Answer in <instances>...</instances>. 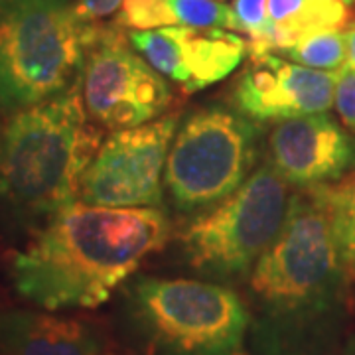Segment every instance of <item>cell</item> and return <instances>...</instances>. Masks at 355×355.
<instances>
[{"label":"cell","instance_id":"3957f363","mask_svg":"<svg viewBox=\"0 0 355 355\" xmlns=\"http://www.w3.org/2000/svg\"><path fill=\"white\" fill-rule=\"evenodd\" d=\"M81 77L64 93L16 111L0 135V200L30 217L55 216L79 200L81 180L101 148Z\"/></svg>","mask_w":355,"mask_h":355},{"label":"cell","instance_id":"8992f818","mask_svg":"<svg viewBox=\"0 0 355 355\" xmlns=\"http://www.w3.org/2000/svg\"><path fill=\"white\" fill-rule=\"evenodd\" d=\"M288 186L270 164L254 170L237 191L180 235L184 261L214 280H241L277 239L288 216Z\"/></svg>","mask_w":355,"mask_h":355},{"label":"cell","instance_id":"52a82bcc","mask_svg":"<svg viewBox=\"0 0 355 355\" xmlns=\"http://www.w3.org/2000/svg\"><path fill=\"white\" fill-rule=\"evenodd\" d=\"M261 127L221 105L193 113L178 128L166 160L164 184L182 211L223 202L254 172Z\"/></svg>","mask_w":355,"mask_h":355},{"label":"cell","instance_id":"9c48e42d","mask_svg":"<svg viewBox=\"0 0 355 355\" xmlns=\"http://www.w3.org/2000/svg\"><path fill=\"white\" fill-rule=\"evenodd\" d=\"M178 114L113 130L81 180L79 202L97 207H158Z\"/></svg>","mask_w":355,"mask_h":355},{"label":"cell","instance_id":"e0dca14e","mask_svg":"<svg viewBox=\"0 0 355 355\" xmlns=\"http://www.w3.org/2000/svg\"><path fill=\"white\" fill-rule=\"evenodd\" d=\"M294 64L306 65L322 71H340L347 62V42L345 32L330 30L318 32L298 40L291 48L279 51Z\"/></svg>","mask_w":355,"mask_h":355},{"label":"cell","instance_id":"4fadbf2b","mask_svg":"<svg viewBox=\"0 0 355 355\" xmlns=\"http://www.w3.org/2000/svg\"><path fill=\"white\" fill-rule=\"evenodd\" d=\"M101 330L87 320L36 310L0 312V355H101Z\"/></svg>","mask_w":355,"mask_h":355},{"label":"cell","instance_id":"ffe728a7","mask_svg":"<svg viewBox=\"0 0 355 355\" xmlns=\"http://www.w3.org/2000/svg\"><path fill=\"white\" fill-rule=\"evenodd\" d=\"M123 0H77V14L83 22L95 24L111 14L119 12Z\"/></svg>","mask_w":355,"mask_h":355},{"label":"cell","instance_id":"2e32d148","mask_svg":"<svg viewBox=\"0 0 355 355\" xmlns=\"http://www.w3.org/2000/svg\"><path fill=\"white\" fill-rule=\"evenodd\" d=\"M328 205L342 265L349 282H355V170L336 186H318Z\"/></svg>","mask_w":355,"mask_h":355},{"label":"cell","instance_id":"7c38bea8","mask_svg":"<svg viewBox=\"0 0 355 355\" xmlns=\"http://www.w3.org/2000/svg\"><path fill=\"white\" fill-rule=\"evenodd\" d=\"M270 166L286 184L310 190L355 170V139L328 113L277 123L268 139Z\"/></svg>","mask_w":355,"mask_h":355},{"label":"cell","instance_id":"cb8c5ba5","mask_svg":"<svg viewBox=\"0 0 355 355\" xmlns=\"http://www.w3.org/2000/svg\"><path fill=\"white\" fill-rule=\"evenodd\" d=\"M219 2H223V0H219Z\"/></svg>","mask_w":355,"mask_h":355},{"label":"cell","instance_id":"8fae6325","mask_svg":"<svg viewBox=\"0 0 355 355\" xmlns=\"http://www.w3.org/2000/svg\"><path fill=\"white\" fill-rule=\"evenodd\" d=\"M233 89V107L254 123L328 113L334 107L338 71H322L282 60L277 53L253 58Z\"/></svg>","mask_w":355,"mask_h":355},{"label":"cell","instance_id":"30bf717a","mask_svg":"<svg viewBox=\"0 0 355 355\" xmlns=\"http://www.w3.org/2000/svg\"><path fill=\"white\" fill-rule=\"evenodd\" d=\"M128 42L160 76L186 93H196L231 76L249 51V44L225 28L166 26L132 30Z\"/></svg>","mask_w":355,"mask_h":355},{"label":"cell","instance_id":"7402d4cb","mask_svg":"<svg viewBox=\"0 0 355 355\" xmlns=\"http://www.w3.org/2000/svg\"><path fill=\"white\" fill-rule=\"evenodd\" d=\"M342 355H355V338H352L349 342L345 343Z\"/></svg>","mask_w":355,"mask_h":355},{"label":"cell","instance_id":"7a4b0ae2","mask_svg":"<svg viewBox=\"0 0 355 355\" xmlns=\"http://www.w3.org/2000/svg\"><path fill=\"white\" fill-rule=\"evenodd\" d=\"M170 229L158 207L76 202L14 254L8 279L20 298L46 310L97 308L164 247Z\"/></svg>","mask_w":355,"mask_h":355},{"label":"cell","instance_id":"6da1fadb","mask_svg":"<svg viewBox=\"0 0 355 355\" xmlns=\"http://www.w3.org/2000/svg\"><path fill=\"white\" fill-rule=\"evenodd\" d=\"M352 282L318 188L294 193L286 221L249 275L253 355H330L342 340Z\"/></svg>","mask_w":355,"mask_h":355},{"label":"cell","instance_id":"44dd1931","mask_svg":"<svg viewBox=\"0 0 355 355\" xmlns=\"http://www.w3.org/2000/svg\"><path fill=\"white\" fill-rule=\"evenodd\" d=\"M345 42H347V62L343 67H352L355 69V26H352L345 32Z\"/></svg>","mask_w":355,"mask_h":355},{"label":"cell","instance_id":"603a6c76","mask_svg":"<svg viewBox=\"0 0 355 355\" xmlns=\"http://www.w3.org/2000/svg\"><path fill=\"white\" fill-rule=\"evenodd\" d=\"M343 2H347V4H354V0H343Z\"/></svg>","mask_w":355,"mask_h":355},{"label":"cell","instance_id":"5b68a950","mask_svg":"<svg viewBox=\"0 0 355 355\" xmlns=\"http://www.w3.org/2000/svg\"><path fill=\"white\" fill-rule=\"evenodd\" d=\"M97 34L77 0H0V109L16 113L71 87Z\"/></svg>","mask_w":355,"mask_h":355},{"label":"cell","instance_id":"ac0fdd59","mask_svg":"<svg viewBox=\"0 0 355 355\" xmlns=\"http://www.w3.org/2000/svg\"><path fill=\"white\" fill-rule=\"evenodd\" d=\"M235 32L249 36V53L253 58L270 53L272 24L268 18V0H233Z\"/></svg>","mask_w":355,"mask_h":355},{"label":"cell","instance_id":"9a60e30c","mask_svg":"<svg viewBox=\"0 0 355 355\" xmlns=\"http://www.w3.org/2000/svg\"><path fill=\"white\" fill-rule=\"evenodd\" d=\"M268 18L270 53H279L310 34L342 30L349 24L352 10L343 0H268Z\"/></svg>","mask_w":355,"mask_h":355},{"label":"cell","instance_id":"ba28073f","mask_svg":"<svg viewBox=\"0 0 355 355\" xmlns=\"http://www.w3.org/2000/svg\"><path fill=\"white\" fill-rule=\"evenodd\" d=\"M127 40L114 28H99L81 71L89 116L109 130L146 125L164 113L172 99L164 76L130 50Z\"/></svg>","mask_w":355,"mask_h":355},{"label":"cell","instance_id":"d6986e66","mask_svg":"<svg viewBox=\"0 0 355 355\" xmlns=\"http://www.w3.org/2000/svg\"><path fill=\"white\" fill-rule=\"evenodd\" d=\"M334 107L343 125L355 132V69L352 67H342L338 71Z\"/></svg>","mask_w":355,"mask_h":355},{"label":"cell","instance_id":"5bb4252c","mask_svg":"<svg viewBox=\"0 0 355 355\" xmlns=\"http://www.w3.org/2000/svg\"><path fill=\"white\" fill-rule=\"evenodd\" d=\"M116 26L130 30H156L166 26L235 30L231 6L219 0H123Z\"/></svg>","mask_w":355,"mask_h":355},{"label":"cell","instance_id":"277c9868","mask_svg":"<svg viewBox=\"0 0 355 355\" xmlns=\"http://www.w3.org/2000/svg\"><path fill=\"white\" fill-rule=\"evenodd\" d=\"M123 296L125 324L142 355H243L251 312L219 282L140 277Z\"/></svg>","mask_w":355,"mask_h":355}]
</instances>
